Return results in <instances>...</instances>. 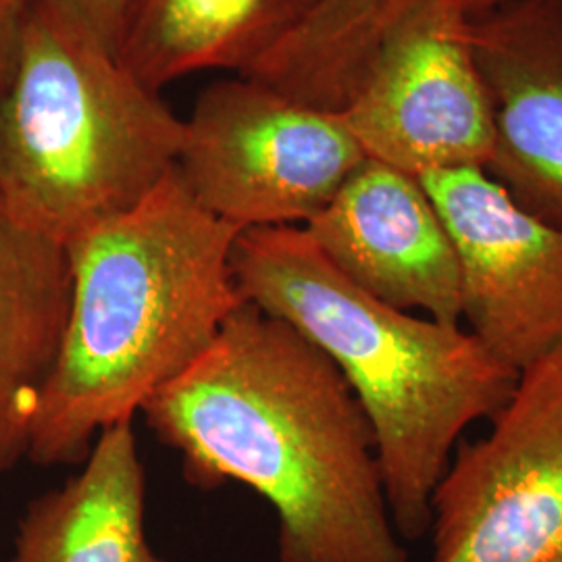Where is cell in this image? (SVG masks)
Instances as JSON below:
<instances>
[{"label": "cell", "instance_id": "cell-1", "mask_svg": "<svg viewBox=\"0 0 562 562\" xmlns=\"http://www.w3.org/2000/svg\"><path fill=\"white\" fill-rule=\"evenodd\" d=\"M142 413L192 485L238 482L271 504L280 562H408L369 417L290 323L241 302Z\"/></svg>", "mask_w": 562, "mask_h": 562}, {"label": "cell", "instance_id": "cell-5", "mask_svg": "<svg viewBox=\"0 0 562 562\" xmlns=\"http://www.w3.org/2000/svg\"><path fill=\"white\" fill-rule=\"evenodd\" d=\"M364 161L338 111L240 76L202 90L176 169L201 206L244 232L304 227Z\"/></svg>", "mask_w": 562, "mask_h": 562}, {"label": "cell", "instance_id": "cell-2", "mask_svg": "<svg viewBox=\"0 0 562 562\" xmlns=\"http://www.w3.org/2000/svg\"><path fill=\"white\" fill-rule=\"evenodd\" d=\"M240 229L209 213L178 169L134 209L67 246L71 311L42 387L27 459L80 464L217 340L240 306Z\"/></svg>", "mask_w": 562, "mask_h": 562}, {"label": "cell", "instance_id": "cell-11", "mask_svg": "<svg viewBox=\"0 0 562 562\" xmlns=\"http://www.w3.org/2000/svg\"><path fill=\"white\" fill-rule=\"evenodd\" d=\"M71 296L67 248L23 227L0 202V477L30 452Z\"/></svg>", "mask_w": 562, "mask_h": 562}, {"label": "cell", "instance_id": "cell-12", "mask_svg": "<svg viewBox=\"0 0 562 562\" xmlns=\"http://www.w3.org/2000/svg\"><path fill=\"white\" fill-rule=\"evenodd\" d=\"M86 467L27 504L13 562H167L146 540V480L132 422L111 425Z\"/></svg>", "mask_w": 562, "mask_h": 562}, {"label": "cell", "instance_id": "cell-10", "mask_svg": "<svg viewBox=\"0 0 562 562\" xmlns=\"http://www.w3.org/2000/svg\"><path fill=\"white\" fill-rule=\"evenodd\" d=\"M496 142L487 173L562 227V0H506L469 18Z\"/></svg>", "mask_w": 562, "mask_h": 562}, {"label": "cell", "instance_id": "cell-8", "mask_svg": "<svg viewBox=\"0 0 562 562\" xmlns=\"http://www.w3.org/2000/svg\"><path fill=\"white\" fill-rule=\"evenodd\" d=\"M419 180L461 259L464 329L517 375L562 348V227L527 213L485 169Z\"/></svg>", "mask_w": 562, "mask_h": 562}, {"label": "cell", "instance_id": "cell-3", "mask_svg": "<svg viewBox=\"0 0 562 562\" xmlns=\"http://www.w3.org/2000/svg\"><path fill=\"white\" fill-rule=\"evenodd\" d=\"M232 271L244 301L296 327L340 369L373 427L402 542L429 536L431 498L462 434L510 398L519 375L462 325L362 292L304 227L244 229Z\"/></svg>", "mask_w": 562, "mask_h": 562}, {"label": "cell", "instance_id": "cell-17", "mask_svg": "<svg viewBox=\"0 0 562 562\" xmlns=\"http://www.w3.org/2000/svg\"><path fill=\"white\" fill-rule=\"evenodd\" d=\"M452 2L457 7H461L462 11L471 18V15L483 13V11H487V9H492V7L501 4V2H506V0H452Z\"/></svg>", "mask_w": 562, "mask_h": 562}, {"label": "cell", "instance_id": "cell-15", "mask_svg": "<svg viewBox=\"0 0 562 562\" xmlns=\"http://www.w3.org/2000/svg\"><path fill=\"white\" fill-rule=\"evenodd\" d=\"M27 2H34V0H23V4ZM46 2H55L59 7H65L67 11L76 13L113 48L117 44L121 21L130 4V0H46Z\"/></svg>", "mask_w": 562, "mask_h": 562}, {"label": "cell", "instance_id": "cell-7", "mask_svg": "<svg viewBox=\"0 0 562 562\" xmlns=\"http://www.w3.org/2000/svg\"><path fill=\"white\" fill-rule=\"evenodd\" d=\"M338 113L367 159L408 176L487 169L496 127L469 15L452 0H408Z\"/></svg>", "mask_w": 562, "mask_h": 562}, {"label": "cell", "instance_id": "cell-9", "mask_svg": "<svg viewBox=\"0 0 562 562\" xmlns=\"http://www.w3.org/2000/svg\"><path fill=\"white\" fill-rule=\"evenodd\" d=\"M304 229L369 296L462 325L461 259L419 178L367 159Z\"/></svg>", "mask_w": 562, "mask_h": 562}, {"label": "cell", "instance_id": "cell-16", "mask_svg": "<svg viewBox=\"0 0 562 562\" xmlns=\"http://www.w3.org/2000/svg\"><path fill=\"white\" fill-rule=\"evenodd\" d=\"M23 7H25L23 0H0V50L4 48V44L9 41L13 23L18 20Z\"/></svg>", "mask_w": 562, "mask_h": 562}, {"label": "cell", "instance_id": "cell-13", "mask_svg": "<svg viewBox=\"0 0 562 562\" xmlns=\"http://www.w3.org/2000/svg\"><path fill=\"white\" fill-rule=\"evenodd\" d=\"M315 0H130L115 53L161 92L202 71L244 74Z\"/></svg>", "mask_w": 562, "mask_h": 562}, {"label": "cell", "instance_id": "cell-4", "mask_svg": "<svg viewBox=\"0 0 562 562\" xmlns=\"http://www.w3.org/2000/svg\"><path fill=\"white\" fill-rule=\"evenodd\" d=\"M183 120L55 2H27L0 50V202L65 248L144 201L180 157Z\"/></svg>", "mask_w": 562, "mask_h": 562}, {"label": "cell", "instance_id": "cell-6", "mask_svg": "<svg viewBox=\"0 0 562 562\" xmlns=\"http://www.w3.org/2000/svg\"><path fill=\"white\" fill-rule=\"evenodd\" d=\"M434 562H562V348L522 369L431 498Z\"/></svg>", "mask_w": 562, "mask_h": 562}, {"label": "cell", "instance_id": "cell-14", "mask_svg": "<svg viewBox=\"0 0 562 562\" xmlns=\"http://www.w3.org/2000/svg\"><path fill=\"white\" fill-rule=\"evenodd\" d=\"M408 0H315L246 78L273 86L283 94L340 111L361 78L390 23Z\"/></svg>", "mask_w": 562, "mask_h": 562}]
</instances>
